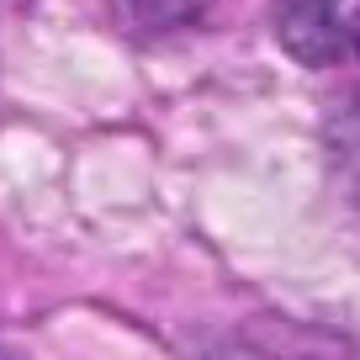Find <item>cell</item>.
<instances>
[{
  "label": "cell",
  "instance_id": "3957f363",
  "mask_svg": "<svg viewBox=\"0 0 360 360\" xmlns=\"http://www.w3.org/2000/svg\"><path fill=\"white\" fill-rule=\"evenodd\" d=\"M196 6H202V0H122V11L133 16L138 27H148V32L180 27L186 16H196Z\"/></svg>",
  "mask_w": 360,
  "mask_h": 360
},
{
  "label": "cell",
  "instance_id": "6da1fadb",
  "mask_svg": "<svg viewBox=\"0 0 360 360\" xmlns=\"http://www.w3.org/2000/svg\"><path fill=\"white\" fill-rule=\"evenodd\" d=\"M276 32L297 64L360 58V0H276Z\"/></svg>",
  "mask_w": 360,
  "mask_h": 360
},
{
  "label": "cell",
  "instance_id": "7a4b0ae2",
  "mask_svg": "<svg viewBox=\"0 0 360 360\" xmlns=\"http://www.w3.org/2000/svg\"><path fill=\"white\" fill-rule=\"evenodd\" d=\"M323 148H328V165H334L345 196L360 207V90H349L345 101L328 112V122H323Z\"/></svg>",
  "mask_w": 360,
  "mask_h": 360
}]
</instances>
